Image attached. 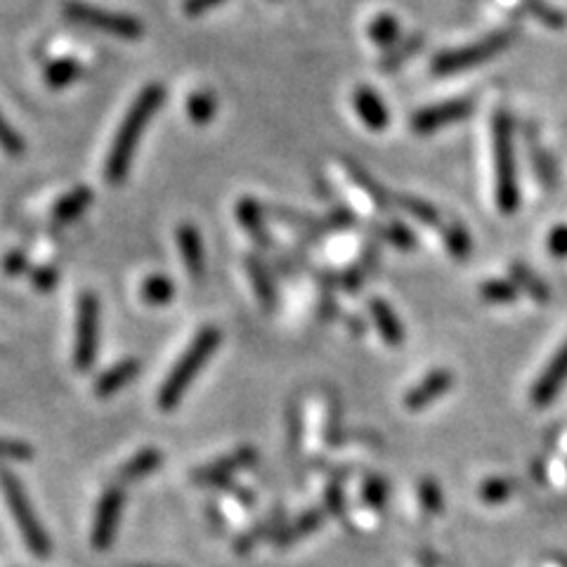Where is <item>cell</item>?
<instances>
[{"label": "cell", "mask_w": 567, "mask_h": 567, "mask_svg": "<svg viewBox=\"0 0 567 567\" xmlns=\"http://www.w3.org/2000/svg\"><path fill=\"white\" fill-rule=\"evenodd\" d=\"M93 192H90L88 187H74L69 194H64V197L57 201L55 208H52V223L55 225H69L74 223V220L81 218L83 213L88 211L90 204H93Z\"/></svg>", "instance_id": "obj_18"}, {"label": "cell", "mask_w": 567, "mask_h": 567, "mask_svg": "<svg viewBox=\"0 0 567 567\" xmlns=\"http://www.w3.org/2000/svg\"><path fill=\"white\" fill-rule=\"evenodd\" d=\"M369 312L383 341H386L390 348H400L404 343V327L400 317H397V312L390 308V303L383 301V298H371Z\"/></svg>", "instance_id": "obj_14"}, {"label": "cell", "mask_w": 567, "mask_h": 567, "mask_svg": "<svg viewBox=\"0 0 567 567\" xmlns=\"http://www.w3.org/2000/svg\"><path fill=\"white\" fill-rule=\"evenodd\" d=\"M185 109H187L189 121L197 123V126H206V123H211L215 119V112H218V100H215V95L211 93V90H197V93H192L187 97Z\"/></svg>", "instance_id": "obj_25"}, {"label": "cell", "mask_w": 567, "mask_h": 567, "mask_svg": "<svg viewBox=\"0 0 567 567\" xmlns=\"http://www.w3.org/2000/svg\"><path fill=\"white\" fill-rule=\"evenodd\" d=\"M34 456V447L22 440H0V464H26Z\"/></svg>", "instance_id": "obj_35"}, {"label": "cell", "mask_w": 567, "mask_h": 567, "mask_svg": "<svg viewBox=\"0 0 567 567\" xmlns=\"http://www.w3.org/2000/svg\"><path fill=\"white\" fill-rule=\"evenodd\" d=\"M246 272H249L251 282H253V291H256L260 305L265 310H272L277 303V291H275V282H272L270 270L267 265L260 260L258 256H246Z\"/></svg>", "instance_id": "obj_21"}, {"label": "cell", "mask_w": 567, "mask_h": 567, "mask_svg": "<svg viewBox=\"0 0 567 567\" xmlns=\"http://www.w3.org/2000/svg\"><path fill=\"white\" fill-rule=\"evenodd\" d=\"M62 12L71 24H81L88 26V29L102 31V34L119 36L123 41H138L145 34V24L138 17L126 15V12L95 8V5L83 3V0H67Z\"/></svg>", "instance_id": "obj_6"}, {"label": "cell", "mask_w": 567, "mask_h": 567, "mask_svg": "<svg viewBox=\"0 0 567 567\" xmlns=\"http://www.w3.org/2000/svg\"><path fill=\"white\" fill-rule=\"evenodd\" d=\"M29 275L34 289L41 293H50L57 286V282H60V272H57L55 267H36V270L29 272Z\"/></svg>", "instance_id": "obj_41"}, {"label": "cell", "mask_w": 567, "mask_h": 567, "mask_svg": "<svg viewBox=\"0 0 567 567\" xmlns=\"http://www.w3.org/2000/svg\"><path fill=\"white\" fill-rule=\"evenodd\" d=\"M532 161H534V168H537L539 180H542L546 187L556 185V166H553L549 152H544V149L539 147L534 140H532Z\"/></svg>", "instance_id": "obj_38"}, {"label": "cell", "mask_w": 567, "mask_h": 567, "mask_svg": "<svg viewBox=\"0 0 567 567\" xmlns=\"http://www.w3.org/2000/svg\"><path fill=\"white\" fill-rule=\"evenodd\" d=\"M508 275H511V282L518 284V289H523L530 293L537 303L546 305L551 301V289L549 284H544L542 279L534 275L532 270H527L523 263H511L508 265Z\"/></svg>", "instance_id": "obj_23"}, {"label": "cell", "mask_w": 567, "mask_h": 567, "mask_svg": "<svg viewBox=\"0 0 567 567\" xmlns=\"http://www.w3.org/2000/svg\"><path fill=\"white\" fill-rule=\"evenodd\" d=\"M123 487H109L102 494L100 504H97V516L93 523V534H90V544L95 551H107L114 544L116 532H119L121 516H123Z\"/></svg>", "instance_id": "obj_9"}, {"label": "cell", "mask_w": 567, "mask_h": 567, "mask_svg": "<svg viewBox=\"0 0 567 567\" xmlns=\"http://www.w3.org/2000/svg\"><path fill=\"white\" fill-rule=\"evenodd\" d=\"M492 152H494V199L499 211L513 215L520 206L516 145H513L511 114L497 112L492 121Z\"/></svg>", "instance_id": "obj_2"}, {"label": "cell", "mask_w": 567, "mask_h": 567, "mask_svg": "<svg viewBox=\"0 0 567 567\" xmlns=\"http://www.w3.org/2000/svg\"><path fill=\"white\" fill-rule=\"evenodd\" d=\"M166 100V88L161 83H152L138 95V100L133 102V107L128 109L126 119L121 121L119 133H116L112 152L107 156V164H104V180L109 185H121L128 178L130 164L135 159V149H138L142 133H145L147 123L154 119V114L159 112L161 104Z\"/></svg>", "instance_id": "obj_1"}, {"label": "cell", "mask_w": 567, "mask_h": 567, "mask_svg": "<svg viewBox=\"0 0 567 567\" xmlns=\"http://www.w3.org/2000/svg\"><path fill=\"white\" fill-rule=\"evenodd\" d=\"M225 0H182V12H185L187 17H201L206 15L208 10L218 8V5H223Z\"/></svg>", "instance_id": "obj_43"}, {"label": "cell", "mask_w": 567, "mask_h": 567, "mask_svg": "<svg viewBox=\"0 0 567 567\" xmlns=\"http://www.w3.org/2000/svg\"><path fill=\"white\" fill-rule=\"evenodd\" d=\"M343 487L338 482H331L327 490V511L331 516H341L343 513Z\"/></svg>", "instance_id": "obj_45"}, {"label": "cell", "mask_w": 567, "mask_h": 567, "mask_svg": "<svg viewBox=\"0 0 567 567\" xmlns=\"http://www.w3.org/2000/svg\"><path fill=\"white\" fill-rule=\"evenodd\" d=\"M0 490H3L5 504H8L12 518H15L26 549L34 553L36 558H48L50 537L48 532H45L41 520L36 518V511L34 506H31L29 497H26L22 480H19L12 471H8V468H0Z\"/></svg>", "instance_id": "obj_4"}, {"label": "cell", "mask_w": 567, "mask_h": 567, "mask_svg": "<svg viewBox=\"0 0 567 567\" xmlns=\"http://www.w3.org/2000/svg\"><path fill=\"white\" fill-rule=\"evenodd\" d=\"M445 246H447V253L452 258L456 260H464L471 256V251H473V239H471V234H468V230L461 223H452V225H447L445 227Z\"/></svg>", "instance_id": "obj_29"}, {"label": "cell", "mask_w": 567, "mask_h": 567, "mask_svg": "<svg viewBox=\"0 0 567 567\" xmlns=\"http://www.w3.org/2000/svg\"><path fill=\"white\" fill-rule=\"evenodd\" d=\"M97 348H100V301H97L95 293L86 291L78 298L74 367L78 371H88L93 367Z\"/></svg>", "instance_id": "obj_7"}, {"label": "cell", "mask_w": 567, "mask_h": 567, "mask_svg": "<svg viewBox=\"0 0 567 567\" xmlns=\"http://www.w3.org/2000/svg\"><path fill=\"white\" fill-rule=\"evenodd\" d=\"M0 147H3L10 156H22L26 149L22 135L3 119V114H0Z\"/></svg>", "instance_id": "obj_39"}, {"label": "cell", "mask_w": 567, "mask_h": 567, "mask_svg": "<svg viewBox=\"0 0 567 567\" xmlns=\"http://www.w3.org/2000/svg\"><path fill=\"white\" fill-rule=\"evenodd\" d=\"M142 301L147 305H168L175 298V284L164 275H152L142 282Z\"/></svg>", "instance_id": "obj_27"}, {"label": "cell", "mask_w": 567, "mask_h": 567, "mask_svg": "<svg viewBox=\"0 0 567 567\" xmlns=\"http://www.w3.org/2000/svg\"><path fill=\"white\" fill-rule=\"evenodd\" d=\"M525 8L534 19H539V22L549 26V29H563V26L567 24L563 12L551 8V5L544 3V0H525Z\"/></svg>", "instance_id": "obj_34"}, {"label": "cell", "mask_w": 567, "mask_h": 567, "mask_svg": "<svg viewBox=\"0 0 567 567\" xmlns=\"http://www.w3.org/2000/svg\"><path fill=\"white\" fill-rule=\"evenodd\" d=\"M567 383V341L560 345L558 353L551 357L542 374H539L537 383L530 390V400L534 407L544 409L556 402V397Z\"/></svg>", "instance_id": "obj_11"}, {"label": "cell", "mask_w": 567, "mask_h": 567, "mask_svg": "<svg viewBox=\"0 0 567 567\" xmlns=\"http://www.w3.org/2000/svg\"><path fill=\"white\" fill-rule=\"evenodd\" d=\"M419 501L423 511L430 513V516H440L442 508H445V497H442L440 485L433 478H423L419 482Z\"/></svg>", "instance_id": "obj_33"}, {"label": "cell", "mask_w": 567, "mask_h": 567, "mask_svg": "<svg viewBox=\"0 0 567 567\" xmlns=\"http://www.w3.org/2000/svg\"><path fill=\"white\" fill-rule=\"evenodd\" d=\"M546 251L553 258L565 260L567 258V225H556L546 237Z\"/></svg>", "instance_id": "obj_42"}, {"label": "cell", "mask_w": 567, "mask_h": 567, "mask_svg": "<svg viewBox=\"0 0 567 567\" xmlns=\"http://www.w3.org/2000/svg\"><path fill=\"white\" fill-rule=\"evenodd\" d=\"M140 369H142V364H140V360H135V357H128V360L114 364L112 369H107L100 378H97V383L93 388L95 395L97 397L116 395L119 390L126 388L130 381H135V378H138Z\"/></svg>", "instance_id": "obj_15"}, {"label": "cell", "mask_w": 567, "mask_h": 567, "mask_svg": "<svg viewBox=\"0 0 567 567\" xmlns=\"http://www.w3.org/2000/svg\"><path fill=\"white\" fill-rule=\"evenodd\" d=\"M3 270L8 272L10 277H19V275H26V272H31V265H29V258L24 256V253H10L8 258H5L3 263Z\"/></svg>", "instance_id": "obj_44"}, {"label": "cell", "mask_w": 567, "mask_h": 567, "mask_svg": "<svg viewBox=\"0 0 567 567\" xmlns=\"http://www.w3.org/2000/svg\"><path fill=\"white\" fill-rule=\"evenodd\" d=\"M324 523V511L322 508H312V511L298 516L293 523L282 525V530L275 534V542L279 549H286V546L301 542L303 537H310L312 532H317Z\"/></svg>", "instance_id": "obj_20"}, {"label": "cell", "mask_w": 567, "mask_h": 567, "mask_svg": "<svg viewBox=\"0 0 567 567\" xmlns=\"http://www.w3.org/2000/svg\"><path fill=\"white\" fill-rule=\"evenodd\" d=\"M388 499V482L383 478H369L364 482V501H367L369 506L374 508H381L386 504Z\"/></svg>", "instance_id": "obj_40"}, {"label": "cell", "mask_w": 567, "mask_h": 567, "mask_svg": "<svg viewBox=\"0 0 567 567\" xmlns=\"http://www.w3.org/2000/svg\"><path fill=\"white\" fill-rule=\"evenodd\" d=\"M513 38H516V31L501 29L494 31L490 36H485L478 43H468L461 45V48L445 50L433 57L430 71H433L435 76H449V74H459V71L480 67V64L490 62L497 55H501V52L513 43Z\"/></svg>", "instance_id": "obj_5"}, {"label": "cell", "mask_w": 567, "mask_h": 567, "mask_svg": "<svg viewBox=\"0 0 567 567\" xmlns=\"http://www.w3.org/2000/svg\"><path fill=\"white\" fill-rule=\"evenodd\" d=\"M237 220H239V225L251 234V239L256 241L258 246H263V249H270L272 239H270V234H267V227H265V208L260 206L256 199H251V197L239 199Z\"/></svg>", "instance_id": "obj_16"}, {"label": "cell", "mask_w": 567, "mask_h": 567, "mask_svg": "<svg viewBox=\"0 0 567 567\" xmlns=\"http://www.w3.org/2000/svg\"><path fill=\"white\" fill-rule=\"evenodd\" d=\"M454 386V374L449 369H435L428 376H423V381L416 383L414 388L407 390L404 395V407L409 412H419V409L430 407L433 402H438L442 395L449 393Z\"/></svg>", "instance_id": "obj_12"}, {"label": "cell", "mask_w": 567, "mask_h": 567, "mask_svg": "<svg viewBox=\"0 0 567 567\" xmlns=\"http://www.w3.org/2000/svg\"><path fill=\"white\" fill-rule=\"evenodd\" d=\"M345 166H348V173H350V178L355 180V185H360V189H364V192L374 199L376 206H381V208L388 206L390 197L386 194V189H383L381 185H376V180L371 178L369 173H364V168L350 164V161H345Z\"/></svg>", "instance_id": "obj_31"}, {"label": "cell", "mask_w": 567, "mask_h": 567, "mask_svg": "<svg viewBox=\"0 0 567 567\" xmlns=\"http://www.w3.org/2000/svg\"><path fill=\"white\" fill-rule=\"evenodd\" d=\"M258 461V452L253 447H241L237 452L223 456V459L213 461V464L201 466L199 471H194L192 480L194 485L204 487H220V485H232V478L237 475L241 468H249Z\"/></svg>", "instance_id": "obj_10"}, {"label": "cell", "mask_w": 567, "mask_h": 567, "mask_svg": "<svg viewBox=\"0 0 567 567\" xmlns=\"http://www.w3.org/2000/svg\"><path fill=\"white\" fill-rule=\"evenodd\" d=\"M381 237L388 241V244L397 246L400 251H412L416 246V237L409 227H404L402 223H390L386 227H381Z\"/></svg>", "instance_id": "obj_37"}, {"label": "cell", "mask_w": 567, "mask_h": 567, "mask_svg": "<svg viewBox=\"0 0 567 567\" xmlns=\"http://www.w3.org/2000/svg\"><path fill=\"white\" fill-rule=\"evenodd\" d=\"M423 48V34H412V36H407V38H402L400 43L395 45V48H390L388 50V55L383 57L381 67L383 71H395V69H400L404 62L407 60H412V57L416 55Z\"/></svg>", "instance_id": "obj_26"}, {"label": "cell", "mask_w": 567, "mask_h": 567, "mask_svg": "<svg viewBox=\"0 0 567 567\" xmlns=\"http://www.w3.org/2000/svg\"><path fill=\"white\" fill-rule=\"evenodd\" d=\"M178 246H180V256L182 263H185V270L194 279L204 277V244H201V237L194 225H180L178 227Z\"/></svg>", "instance_id": "obj_17"}, {"label": "cell", "mask_w": 567, "mask_h": 567, "mask_svg": "<svg viewBox=\"0 0 567 567\" xmlns=\"http://www.w3.org/2000/svg\"><path fill=\"white\" fill-rule=\"evenodd\" d=\"M279 520H282V518L275 516V518L265 520V523H260L253 532H246L244 537L237 539V544H234V549H237V553H249V551L253 549V546H256V544L260 542V539L267 537V534H270V532L277 534L279 530H282V525H279Z\"/></svg>", "instance_id": "obj_36"}, {"label": "cell", "mask_w": 567, "mask_h": 567, "mask_svg": "<svg viewBox=\"0 0 567 567\" xmlns=\"http://www.w3.org/2000/svg\"><path fill=\"white\" fill-rule=\"evenodd\" d=\"M164 464V454H161V449H142L140 454H135L133 459L126 461L119 468V485H130V482H140L145 480L147 475H152L156 468Z\"/></svg>", "instance_id": "obj_19"}, {"label": "cell", "mask_w": 567, "mask_h": 567, "mask_svg": "<svg viewBox=\"0 0 567 567\" xmlns=\"http://www.w3.org/2000/svg\"><path fill=\"white\" fill-rule=\"evenodd\" d=\"M83 74V67L81 62L71 60V57H64V60H55L50 62L48 67H45V86L52 88V90H62L71 86V83L76 81V78H81Z\"/></svg>", "instance_id": "obj_24"}, {"label": "cell", "mask_w": 567, "mask_h": 567, "mask_svg": "<svg viewBox=\"0 0 567 567\" xmlns=\"http://www.w3.org/2000/svg\"><path fill=\"white\" fill-rule=\"evenodd\" d=\"M367 36L371 43L378 45V48L390 50L402 41V26L393 15H390V12H381V15H376L369 22Z\"/></svg>", "instance_id": "obj_22"}, {"label": "cell", "mask_w": 567, "mask_h": 567, "mask_svg": "<svg viewBox=\"0 0 567 567\" xmlns=\"http://www.w3.org/2000/svg\"><path fill=\"white\" fill-rule=\"evenodd\" d=\"M516 482L508 478H490L480 485V499L485 504H504L506 499L513 497Z\"/></svg>", "instance_id": "obj_32"}, {"label": "cell", "mask_w": 567, "mask_h": 567, "mask_svg": "<svg viewBox=\"0 0 567 567\" xmlns=\"http://www.w3.org/2000/svg\"><path fill=\"white\" fill-rule=\"evenodd\" d=\"M353 109L369 130H386L390 123V112L381 95L369 86H357L353 93Z\"/></svg>", "instance_id": "obj_13"}, {"label": "cell", "mask_w": 567, "mask_h": 567, "mask_svg": "<svg viewBox=\"0 0 567 567\" xmlns=\"http://www.w3.org/2000/svg\"><path fill=\"white\" fill-rule=\"evenodd\" d=\"M395 201L404 213L412 215V218L419 220L421 225L428 227L440 225V211L433 204H428V201H423L419 197H409V194H400Z\"/></svg>", "instance_id": "obj_28"}, {"label": "cell", "mask_w": 567, "mask_h": 567, "mask_svg": "<svg viewBox=\"0 0 567 567\" xmlns=\"http://www.w3.org/2000/svg\"><path fill=\"white\" fill-rule=\"evenodd\" d=\"M473 109L475 100H471V97H456V100L430 104V107L419 109L409 119V126H412L416 135H433L435 130L466 121L473 114Z\"/></svg>", "instance_id": "obj_8"}, {"label": "cell", "mask_w": 567, "mask_h": 567, "mask_svg": "<svg viewBox=\"0 0 567 567\" xmlns=\"http://www.w3.org/2000/svg\"><path fill=\"white\" fill-rule=\"evenodd\" d=\"M518 284L508 282V279H490L480 286V296L482 301L494 303V305H508L518 298Z\"/></svg>", "instance_id": "obj_30"}, {"label": "cell", "mask_w": 567, "mask_h": 567, "mask_svg": "<svg viewBox=\"0 0 567 567\" xmlns=\"http://www.w3.org/2000/svg\"><path fill=\"white\" fill-rule=\"evenodd\" d=\"M220 341H223L220 329L206 327L199 331L194 343L185 350V355L180 357L159 390V407L164 409V412H171V409L178 407L180 400L187 393V388L194 383V378H197L199 371L204 369V364L215 355Z\"/></svg>", "instance_id": "obj_3"}]
</instances>
